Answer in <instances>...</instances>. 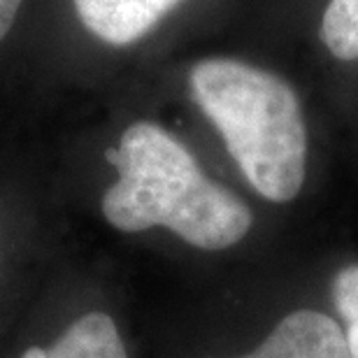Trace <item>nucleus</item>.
<instances>
[{
  "mask_svg": "<svg viewBox=\"0 0 358 358\" xmlns=\"http://www.w3.org/2000/svg\"><path fill=\"white\" fill-rule=\"evenodd\" d=\"M182 0H73L84 28L112 47L142 40Z\"/></svg>",
  "mask_w": 358,
  "mask_h": 358,
  "instance_id": "obj_4",
  "label": "nucleus"
},
{
  "mask_svg": "<svg viewBox=\"0 0 358 358\" xmlns=\"http://www.w3.org/2000/svg\"><path fill=\"white\" fill-rule=\"evenodd\" d=\"M21 5H24V0H0V40L10 33Z\"/></svg>",
  "mask_w": 358,
  "mask_h": 358,
  "instance_id": "obj_8",
  "label": "nucleus"
},
{
  "mask_svg": "<svg viewBox=\"0 0 358 358\" xmlns=\"http://www.w3.org/2000/svg\"><path fill=\"white\" fill-rule=\"evenodd\" d=\"M47 358H128L117 324L103 312L75 319L47 349Z\"/></svg>",
  "mask_w": 358,
  "mask_h": 358,
  "instance_id": "obj_5",
  "label": "nucleus"
},
{
  "mask_svg": "<svg viewBox=\"0 0 358 358\" xmlns=\"http://www.w3.org/2000/svg\"><path fill=\"white\" fill-rule=\"evenodd\" d=\"M333 300L347 324V345L352 358H358V266L340 270L333 282Z\"/></svg>",
  "mask_w": 358,
  "mask_h": 358,
  "instance_id": "obj_7",
  "label": "nucleus"
},
{
  "mask_svg": "<svg viewBox=\"0 0 358 358\" xmlns=\"http://www.w3.org/2000/svg\"><path fill=\"white\" fill-rule=\"evenodd\" d=\"M189 84L247 182L272 203L296 198L305 184L307 128L289 82L252 63L207 59L191 68Z\"/></svg>",
  "mask_w": 358,
  "mask_h": 358,
  "instance_id": "obj_2",
  "label": "nucleus"
},
{
  "mask_svg": "<svg viewBox=\"0 0 358 358\" xmlns=\"http://www.w3.org/2000/svg\"><path fill=\"white\" fill-rule=\"evenodd\" d=\"M238 358H352L345 331L312 310L289 314L252 354Z\"/></svg>",
  "mask_w": 358,
  "mask_h": 358,
  "instance_id": "obj_3",
  "label": "nucleus"
},
{
  "mask_svg": "<svg viewBox=\"0 0 358 358\" xmlns=\"http://www.w3.org/2000/svg\"><path fill=\"white\" fill-rule=\"evenodd\" d=\"M119 179L103 196L107 224L121 233L163 226L191 247L217 252L240 242L252 212L200 170L196 156L154 121H135L107 152Z\"/></svg>",
  "mask_w": 358,
  "mask_h": 358,
  "instance_id": "obj_1",
  "label": "nucleus"
},
{
  "mask_svg": "<svg viewBox=\"0 0 358 358\" xmlns=\"http://www.w3.org/2000/svg\"><path fill=\"white\" fill-rule=\"evenodd\" d=\"M21 358H47V349H42V347H31V349H26L24 356Z\"/></svg>",
  "mask_w": 358,
  "mask_h": 358,
  "instance_id": "obj_9",
  "label": "nucleus"
},
{
  "mask_svg": "<svg viewBox=\"0 0 358 358\" xmlns=\"http://www.w3.org/2000/svg\"><path fill=\"white\" fill-rule=\"evenodd\" d=\"M321 42L338 61L358 59V0H331L321 17Z\"/></svg>",
  "mask_w": 358,
  "mask_h": 358,
  "instance_id": "obj_6",
  "label": "nucleus"
}]
</instances>
